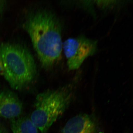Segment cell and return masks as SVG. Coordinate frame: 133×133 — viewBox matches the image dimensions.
<instances>
[{
    "instance_id": "ba28073f",
    "label": "cell",
    "mask_w": 133,
    "mask_h": 133,
    "mask_svg": "<svg viewBox=\"0 0 133 133\" xmlns=\"http://www.w3.org/2000/svg\"><path fill=\"white\" fill-rule=\"evenodd\" d=\"M95 2L98 6L104 9L112 7L118 4L119 2L118 1H97Z\"/></svg>"
},
{
    "instance_id": "277c9868",
    "label": "cell",
    "mask_w": 133,
    "mask_h": 133,
    "mask_svg": "<svg viewBox=\"0 0 133 133\" xmlns=\"http://www.w3.org/2000/svg\"><path fill=\"white\" fill-rule=\"evenodd\" d=\"M97 48V41L84 36L66 39L63 42V50L69 69H78L87 58L94 55Z\"/></svg>"
},
{
    "instance_id": "7a4b0ae2",
    "label": "cell",
    "mask_w": 133,
    "mask_h": 133,
    "mask_svg": "<svg viewBox=\"0 0 133 133\" xmlns=\"http://www.w3.org/2000/svg\"><path fill=\"white\" fill-rule=\"evenodd\" d=\"M74 95V83L37 95L30 118L41 133H47L69 107Z\"/></svg>"
},
{
    "instance_id": "8fae6325",
    "label": "cell",
    "mask_w": 133,
    "mask_h": 133,
    "mask_svg": "<svg viewBox=\"0 0 133 133\" xmlns=\"http://www.w3.org/2000/svg\"><path fill=\"white\" fill-rule=\"evenodd\" d=\"M0 133H6V132L2 129L0 128Z\"/></svg>"
},
{
    "instance_id": "9c48e42d",
    "label": "cell",
    "mask_w": 133,
    "mask_h": 133,
    "mask_svg": "<svg viewBox=\"0 0 133 133\" xmlns=\"http://www.w3.org/2000/svg\"><path fill=\"white\" fill-rule=\"evenodd\" d=\"M3 72H4V70H3V66L1 60L0 59V75H3Z\"/></svg>"
},
{
    "instance_id": "5b68a950",
    "label": "cell",
    "mask_w": 133,
    "mask_h": 133,
    "mask_svg": "<svg viewBox=\"0 0 133 133\" xmlns=\"http://www.w3.org/2000/svg\"><path fill=\"white\" fill-rule=\"evenodd\" d=\"M97 121L92 115L86 114L71 118L62 129L61 133H98Z\"/></svg>"
},
{
    "instance_id": "3957f363",
    "label": "cell",
    "mask_w": 133,
    "mask_h": 133,
    "mask_svg": "<svg viewBox=\"0 0 133 133\" xmlns=\"http://www.w3.org/2000/svg\"><path fill=\"white\" fill-rule=\"evenodd\" d=\"M0 59L4 70L3 75L13 89H24L35 78V62L29 50L22 45L0 43Z\"/></svg>"
},
{
    "instance_id": "6da1fadb",
    "label": "cell",
    "mask_w": 133,
    "mask_h": 133,
    "mask_svg": "<svg viewBox=\"0 0 133 133\" xmlns=\"http://www.w3.org/2000/svg\"><path fill=\"white\" fill-rule=\"evenodd\" d=\"M24 27L43 67L50 69L59 60L63 50L59 20L52 12L40 10L29 16Z\"/></svg>"
},
{
    "instance_id": "52a82bcc",
    "label": "cell",
    "mask_w": 133,
    "mask_h": 133,
    "mask_svg": "<svg viewBox=\"0 0 133 133\" xmlns=\"http://www.w3.org/2000/svg\"><path fill=\"white\" fill-rule=\"evenodd\" d=\"M11 127L13 133H38V129L27 116L12 119Z\"/></svg>"
},
{
    "instance_id": "8992f818",
    "label": "cell",
    "mask_w": 133,
    "mask_h": 133,
    "mask_svg": "<svg viewBox=\"0 0 133 133\" xmlns=\"http://www.w3.org/2000/svg\"><path fill=\"white\" fill-rule=\"evenodd\" d=\"M22 103L15 93L10 90L0 93V118L14 119L23 111Z\"/></svg>"
},
{
    "instance_id": "30bf717a",
    "label": "cell",
    "mask_w": 133,
    "mask_h": 133,
    "mask_svg": "<svg viewBox=\"0 0 133 133\" xmlns=\"http://www.w3.org/2000/svg\"><path fill=\"white\" fill-rule=\"evenodd\" d=\"M3 1H0V14L2 12V10L3 7V5H4V2H3Z\"/></svg>"
}]
</instances>
